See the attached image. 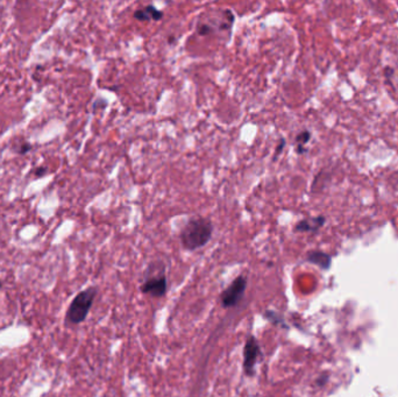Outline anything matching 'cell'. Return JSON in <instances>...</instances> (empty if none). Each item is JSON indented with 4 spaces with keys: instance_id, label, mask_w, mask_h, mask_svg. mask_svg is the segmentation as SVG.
Masks as SVG:
<instances>
[{
    "instance_id": "1",
    "label": "cell",
    "mask_w": 398,
    "mask_h": 397,
    "mask_svg": "<svg viewBox=\"0 0 398 397\" xmlns=\"http://www.w3.org/2000/svg\"><path fill=\"white\" fill-rule=\"evenodd\" d=\"M213 231L215 226L210 218L202 216L191 217L179 232L180 245L185 251L195 252L210 243Z\"/></svg>"
},
{
    "instance_id": "2",
    "label": "cell",
    "mask_w": 398,
    "mask_h": 397,
    "mask_svg": "<svg viewBox=\"0 0 398 397\" xmlns=\"http://www.w3.org/2000/svg\"><path fill=\"white\" fill-rule=\"evenodd\" d=\"M96 296L97 289L93 286L82 290L81 293L77 294L69 305L67 314H65V322L72 325H78L83 323L92 308Z\"/></svg>"
},
{
    "instance_id": "3",
    "label": "cell",
    "mask_w": 398,
    "mask_h": 397,
    "mask_svg": "<svg viewBox=\"0 0 398 397\" xmlns=\"http://www.w3.org/2000/svg\"><path fill=\"white\" fill-rule=\"evenodd\" d=\"M246 288H247V277L244 275L237 276L232 281L226 289L221 294V304L224 308H234L244 297Z\"/></svg>"
},
{
    "instance_id": "4",
    "label": "cell",
    "mask_w": 398,
    "mask_h": 397,
    "mask_svg": "<svg viewBox=\"0 0 398 397\" xmlns=\"http://www.w3.org/2000/svg\"><path fill=\"white\" fill-rule=\"evenodd\" d=\"M167 288L168 282L163 266L157 273H151L146 277V280L141 284V293L150 295L155 298H161L166 295Z\"/></svg>"
},
{
    "instance_id": "5",
    "label": "cell",
    "mask_w": 398,
    "mask_h": 397,
    "mask_svg": "<svg viewBox=\"0 0 398 397\" xmlns=\"http://www.w3.org/2000/svg\"><path fill=\"white\" fill-rule=\"evenodd\" d=\"M260 355L261 349L257 339L254 335H249L244 347V372L247 376L255 374V366Z\"/></svg>"
},
{
    "instance_id": "6",
    "label": "cell",
    "mask_w": 398,
    "mask_h": 397,
    "mask_svg": "<svg viewBox=\"0 0 398 397\" xmlns=\"http://www.w3.org/2000/svg\"><path fill=\"white\" fill-rule=\"evenodd\" d=\"M164 13L163 11L158 10L157 7H155L154 5H147L142 8H139L134 12L133 18L138 21H143V22H149V21H155L158 22L163 19Z\"/></svg>"
},
{
    "instance_id": "7",
    "label": "cell",
    "mask_w": 398,
    "mask_h": 397,
    "mask_svg": "<svg viewBox=\"0 0 398 397\" xmlns=\"http://www.w3.org/2000/svg\"><path fill=\"white\" fill-rule=\"evenodd\" d=\"M326 218L323 216L311 217V218H304L296 223L294 227V231L297 233H305V232H317L319 228H322L325 225Z\"/></svg>"
},
{
    "instance_id": "8",
    "label": "cell",
    "mask_w": 398,
    "mask_h": 397,
    "mask_svg": "<svg viewBox=\"0 0 398 397\" xmlns=\"http://www.w3.org/2000/svg\"><path fill=\"white\" fill-rule=\"evenodd\" d=\"M306 261L323 269H328L331 266V256L320 251H311L307 253Z\"/></svg>"
},
{
    "instance_id": "9",
    "label": "cell",
    "mask_w": 398,
    "mask_h": 397,
    "mask_svg": "<svg viewBox=\"0 0 398 397\" xmlns=\"http://www.w3.org/2000/svg\"><path fill=\"white\" fill-rule=\"evenodd\" d=\"M311 139V132L310 130H302L301 133H298L296 135V138H295V143H296V153L298 155H302L304 154L306 151V148H305V145L306 143H309Z\"/></svg>"
},
{
    "instance_id": "10",
    "label": "cell",
    "mask_w": 398,
    "mask_h": 397,
    "mask_svg": "<svg viewBox=\"0 0 398 397\" xmlns=\"http://www.w3.org/2000/svg\"><path fill=\"white\" fill-rule=\"evenodd\" d=\"M264 316L267 319H268V321L274 323V324H282L283 325L282 318L281 317L278 318V314L275 312V311H266Z\"/></svg>"
},
{
    "instance_id": "11",
    "label": "cell",
    "mask_w": 398,
    "mask_h": 397,
    "mask_svg": "<svg viewBox=\"0 0 398 397\" xmlns=\"http://www.w3.org/2000/svg\"><path fill=\"white\" fill-rule=\"evenodd\" d=\"M286 145V141L284 138H281L280 141H278V145L276 146V148H275V154H274V160H276L278 155H280L283 149H284V147Z\"/></svg>"
}]
</instances>
